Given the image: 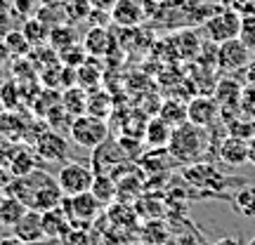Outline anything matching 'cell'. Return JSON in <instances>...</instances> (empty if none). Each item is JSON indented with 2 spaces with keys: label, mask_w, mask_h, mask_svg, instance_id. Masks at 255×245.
<instances>
[{
  "label": "cell",
  "mask_w": 255,
  "mask_h": 245,
  "mask_svg": "<svg viewBox=\"0 0 255 245\" xmlns=\"http://www.w3.org/2000/svg\"><path fill=\"white\" fill-rule=\"evenodd\" d=\"M109 111H111V99L107 92H100V90L88 92V113H90V116L107 118Z\"/></svg>",
  "instance_id": "28"
},
{
  "label": "cell",
  "mask_w": 255,
  "mask_h": 245,
  "mask_svg": "<svg viewBox=\"0 0 255 245\" xmlns=\"http://www.w3.org/2000/svg\"><path fill=\"white\" fill-rule=\"evenodd\" d=\"M59 205L66 212L71 227H83V229L90 227L92 222L97 219V215L102 212V203L95 198L92 191H83V193H76V196H64Z\"/></svg>",
  "instance_id": "3"
},
{
  "label": "cell",
  "mask_w": 255,
  "mask_h": 245,
  "mask_svg": "<svg viewBox=\"0 0 255 245\" xmlns=\"http://www.w3.org/2000/svg\"><path fill=\"white\" fill-rule=\"evenodd\" d=\"M215 245H244V243H241V238H237V236H225V238H220Z\"/></svg>",
  "instance_id": "37"
},
{
  "label": "cell",
  "mask_w": 255,
  "mask_h": 245,
  "mask_svg": "<svg viewBox=\"0 0 255 245\" xmlns=\"http://www.w3.org/2000/svg\"><path fill=\"white\" fill-rule=\"evenodd\" d=\"M239 111H244L248 118H255V85H244L241 92V101H239Z\"/></svg>",
  "instance_id": "32"
},
{
  "label": "cell",
  "mask_w": 255,
  "mask_h": 245,
  "mask_svg": "<svg viewBox=\"0 0 255 245\" xmlns=\"http://www.w3.org/2000/svg\"><path fill=\"white\" fill-rule=\"evenodd\" d=\"M232 205H234V210H237L239 215L253 219L255 217V184L239 186L234 198H232Z\"/></svg>",
  "instance_id": "23"
},
{
  "label": "cell",
  "mask_w": 255,
  "mask_h": 245,
  "mask_svg": "<svg viewBox=\"0 0 255 245\" xmlns=\"http://www.w3.org/2000/svg\"><path fill=\"white\" fill-rule=\"evenodd\" d=\"M2 196H5V191H0V200H2Z\"/></svg>",
  "instance_id": "42"
},
{
  "label": "cell",
  "mask_w": 255,
  "mask_h": 245,
  "mask_svg": "<svg viewBox=\"0 0 255 245\" xmlns=\"http://www.w3.org/2000/svg\"><path fill=\"white\" fill-rule=\"evenodd\" d=\"M241 92H244V85L237 78H220L215 82V90H213V97L218 99L220 109H239V101H241Z\"/></svg>",
  "instance_id": "13"
},
{
  "label": "cell",
  "mask_w": 255,
  "mask_h": 245,
  "mask_svg": "<svg viewBox=\"0 0 255 245\" xmlns=\"http://www.w3.org/2000/svg\"><path fill=\"white\" fill-rule=\"evenodd\" d=\"M19 106V85L12 81L0 82V109H17Z\"/></svg>",
  "instance_id": "29"
},
{
  "label": "cell",
  "mask_w": 255,
  "mask_h": 245,
  "mask_svg": "<svg viewBox=\"0 0 255 245\" xmlns=\"http://www.w3.org/2000/svg\"><path fill=\"white\" fill-rule=\"evenodd\" d=\"M218 118H220V104L215 97L199 94V97H194V99L187 101V120L194 123V125L208 130Z\"/></svg>",
  "instance_id": "8"
},
{
  "label": "cell",
  "mask_w": 255,
  "mask_h": 245,
  "mask_svg": "<svg viewBox=\"0 0 255 245\" xmlns=\"http://www.w3.org/2000/svg\"><path fill=\"white\" fill-rule=\"evenodd\" d=\"M144 14L142 0H116L109 9L111 21L121 28H137L144 21Z\"/></svg>",
  "instance_id": "9"
},
{
  "label": "cell",
  "mask_w": 255,
  "mask_h": 245,
  "mask_svg": "<svg viewBox=\"0 0 255 245\" xmlns=\"http://www.w3.org/2000/svg\"><path fill=\"white\" fill-rule=\"evenodd\" d=\"M26 205L21 203V200H17L14 196H2V200H0V227L5 229H12L14 224H17L19 219L24 217V212H26Z\"/></svg>",
  "instance_id": "19"
},
{
  "label": "cell",
  "mask_w": 255,
  "mask_h": 245,
  "mask_svg": "<svg viewBox=\"0 0 255 245\" xmlns=\"http://www.w3.org/2000/svg\"><path fill=\"white\" fill-rule=\"evenodd\" d=\"M28 132V120L21 118V113L14 109H2L0 111V137H5L9 142H24Z\"/></svg>",
  "instance_id": "12"
},
{
  "label": "cell",
  "mask_w": 255,
  "mask_h": 245,
  "mask_svg": "<svg viewBox=\"0 0 255 245\" xmlns=\"http://www.w3.org/2000/svg\"><path fill=\"white\" fill-rule=\"evenodd\" d=\"M218 156L222 163H227L229 167H239L248 161V139L229 135L218 149Z\"/></svg>",
  "instance_id": "14"
},
{
  "label": "cell",
  "mask_w": 255,
  "mask_h": 245,
  "mask_svg": "<svg viewBox=\"0 0 255 245\" xmlns=\"http://www.w3.org/2000/svg\"><path fill=\"white\" fill-rule=\"evenodd\" d=\"M78 43V38H76V31L71 28V24H62V26H57L50 31V38H47V45L55 50L57 55L66 50V47H71Z\"/></svg>",
  "instance_id": "25"
},
{
  "label": "cell",
  "mask_w": 255,
  "mask_h": 245,
  "mask_svg": "<svg viewBox=\"0 0 255 245\" xmlns=\"http://www.w3.org/2000/svg\"><path fill=\"white\" fill-rule=\"evenodd\" d=\"M158 118H163L170 127L182 125V123H187V104H184L182 99L168 97V99L163 101L161 111H158Z\"/></svg>",
  "instance_id": "22"
},
{
  "label": "cell",
  "mask_w": 255,
  "mask_h": 245,
  "mask_svg": "<svg viewBox=\"0 0 255 245\" xmlns=\"http://www.w3.org/2000/svg\"><path fill=\"white\" fill-rule=\"evenodd\" d=\"M14 19H21V17L14 12L12 2L9 0H0V36H5L9 28H17Z\"/></svg>",
  "instance_id": "30"
},
{
  "label": "cell",
  "mask_w": 255,
  "mask_h": 245,
  "mask_svg": "<svg viewBox=\"0 0 255 245\" xmlns=\"http://www.w3.org/2000/svg\"><path fill=\"white\" fill-rule=\"evenodd\" d=\"M203 31H206L210 43H215V45L225 43V40H232V38H239V31H241V12H237L234 7L215 12L213 17H208Z\"/></svg>",
  "instance_id": "6"
},
{
  "label": "cell",
  "mask_w": 255,
  "mask_h": 245,
  "mask_svg": "<svg viewBox=\"0 0 255 245\" xmlns=\"http://www.w3.org/2000/svg\"><path fill=\"white\" fill-rule=\"evenodd\" d=\"M38 167V156L31 146H19L17 154L12 156V161L7 165L9 177H24V174H31Z\"/></svg>",
  "instance_id": "16"
},
{
  "label": "cell",
  "mask_w": 255,
  "mask_h": 245,
  "mask_svg": "<svg viewBox=\"0 0 255 245\" xmlns=\"http://www.w3.org/2000/svg\"><path fill=\"white\" fill-rule=\"evenodd\" d=\"M12 234H14L19 241H24V243L43 241V238H45V231H43V212L28 208L26 212H24V217L12 227Z\"/></svg>",
  "instance_id": "10"
},
{
  "label": "cell",
  "mask_w": 255,
  "mask_h": 245,
  "mask_svg": "<svg viewBox=\"0 0 255 245\" xmlns=\"http://www.w3.org/2000/svg\"><path fill=\"white\" fill-rule=\"evenodd\" d=\"M92 179H95L92 165H85L81 161H64L57 172V184L64 196H76L83 191H90Z\"/></svg>",
  "instance_id": "4"
},
{
  "label": "cell",
  "mask_w": 255,
  "mask_h": 245,
  "mask_svg": "<svg viewBox=\"0 0 255 245\" xmlns=\"http://www.w3.org/2000/svg\"><path fill=\"white\" fill-rule=\"evenodd\" d=\"M36 17L40 19V21H43L50 31H52V28H57V26H62V24H69L62 5H38Z\"/></svg>",
  "instance_id": "27"
},
{
  "label": "cell",
  "mask_w": 255,
  "mask_h": 245,
  "mask_svg": "<svg viewBox=\"0 0 255 245\" xmlns=\"http://www.w3.org/2000/svg\"><path fill=\"white\" fill-rule=\"evenodd\" d=\"M0 245H26L24 241H19L14 234L12 236H5V238H0Z\"/></svg>",
  "instance_id": "38"
},
{
  "label": "cell",
  "mask_w": 255,
  "mask_h": 245,
  "mask_svg": "<svg viewBox=\"0 0 255 245\" xmlns=\"http://www.w3.org/2000/svg\"><path fill=\"white\" fill-rule=\"evenodd\" d=\"M69 137L76 146L81 149H97L102 142L109 139V125L104 118H97V116H90V113H83V116H76L69 125Z\"/></svg>",
  "instance_id": "2"
},
{
  "label": "cell",
  "mask_w": 255,
  "mask_h": 245,
  "mask_svg": "<svg viewBox=\"0 0 255 245\" xmlns=\"http://www.w3.org/2000/svg\"><path fill=\"white\" fill-rule=\"evenodd\" d=\"M244 76H246V82L248 85H255V57L248 62V66L244 69Z\"/></svg>",
  "instance_id": "36"
},
{
  "label": "cell",
  "mask_w": 255,
  "mask_h": 245,
  "mask_svg": "<svg viewBox=\"0 0 255 245\" xmlns=\"http://www.w3.org/2000/svg\"><path fill=\"white\" fill-rule=\"evenodd\" d=\"M17 142H9V139H0V167H5L7 170V165H9V161H12V156L17 154Z\"/></svg>",
  "instance_id": "34"
},
{
  "label": "cell",
  "mask_w": 255,
  "mask_h": 245,
  "mask_svg": "<svg viewBox=\"0 0 255 245\" xmlns=\"http://www.w3.org/2000/svg\"><path fill=\"white\" fill-rule=\"evenodd\" d=\"M170 135H173V127L168 125L163 118H151L144 127V142L151 149H168V142H170Z\"/></svg>",
  "instance_id": "18"
},
{
  "label": "cell",
  "mask_w": 255,
  "mask_h": 245,
  "mask_svg": "<svg viewBox=\"0 0 255 245\" xmlns=\"http://www.w3.org/2000/svg\"><path fill=\"white\" fill-rule=\"evenodd\" d=\"M62 106L71 118L88 113V90H83L81 85L64 87L62 90Z\"/></svg>",
  "instance_id": "17"
},
{
  "label": "cell",
  "mask_w": 255,
  "mask_h": 245,
  "mask_svg": "<svg viewBox=\"0 0 255 245\" xmlns=\"http://www.w3.org/2000/svg\"><path fill=\"white\" fill-rule=\"evenodd\" d=\"M90 191L95 193V198L100 200L102 205H107V203H111V200L116 198L119 184H116V179L109 177L107 172H95V179H92Z\"/></svg>",
  "instance_id": "20"
},
{
  "label": "cell",
  "mask_w": 255,
  "mask_h": 245,
  "mask_svg": "<svg viewBox=\"0 0 255 245\" xmlns=\"http://www.w3.org/2000/svg\"><path fill=\"white\" fill-rule=\"evenodd\" d=\"M62 245H90V234L83 227H71L69 234L59 241Z\"/></svg>",
  "instance_id": "33"
},
{
  "label": "cell",
  "mask_w": 255,
  "mask_h": 245,
  "mask_svg": "<svg viewBox=\"0 0 255 245\" xmlns=\"http://www.w3.org/2000/svg\"><path fill=\"white\" fill-rule=\"evenodd\" d=\"M26 245H59L57 241H50V238H43V241H36V243H26Z\"/></svg>",
  "instance_id": "39"
},
{
  "label": "cell",
  "mask_w": 255,
  "mask_h": 245,
  "mask_svg": "<svg viewBox=\"0 0 255 245\" xmlns=\"http://www.w3.org/2000/svg\"><path fill=\"white\" fill-rule=\"evenodd\" d=\"M2 40V45L7 47L9 57H28L31 52V43H28V38L21 33V28H9L5 36H0Z\"/></svg>",
  "instance_id": "24"
},
{
  "label": "cell",
  "mask_w": 255,
  "mask_h": 245,
  "mask_svg": "<svg viewBox=\"0 0 255 245\" xmlns=\"http://www.w3.org/2000/svg\"><path fill=\"white\" fill-rule=\"evenodd\" d=\"M246 245H255V236H253V238H251V241H248V243H246Z\"/></svg>",
  "instance_id": "41"
},
{
  "label": "cell",
  "mask_w": 255,
  "mask_h": 245,
  "mask_svg": "<svg viewBox=\"0 0 255 245\" xmlns=\"http://www.w3.org/2000/svg\"><path fill=\"white\" fill-rule=\"evenodd\" d=\"M31 149H33L38 158L45 161V163H64L66 156H69V139H66L62 132L47 127L45 132L31 144Z\"/></svg>",
  "instance_id": "7"
},
{
  "label": "cell",
  "mask_w": 255,
  "mask_h": 245,
  "mask_svg": "<svg viewBox=\"0 0 255 245\" xmlns=\"http://www.w3.org/2000/svg\"><path fill=\"white\" fill-rule=\"evenodd\" d=\"M40 5H64V0H38Z\"/></svg>",
  "instance_id": "40"
},
{
  "label": "cell",
  "mask_w": 255,
  "mask_h": 245,
  "mask_svg": "<svg viewBox=\"0 0 255 245\" xmlns=\"http://www.w3.org/2000/svg\"><path fill=\"white\" fill-rule=\"evenodd\" d=\"M239 38H241L251 50H255V14H241V31H239Z\"/></svg>",
  "instance_id": "31"
},
{
  "label": "cell",
  "mask_w": 255,
  "mask_h": 245,
  "mask_svg": "<svg viewBox=\"0 0 255 245\" xmlns=\"http://www.w3.org/2000/svg\"><path fill=\"white\" fill-rule=\"evenodd\" d=\"M83 47H85L88 57H109L111 52H114L116 43H114V36H111L109 28L97 24V26H92L90 31L85 33Z\"/></svg>",
  "instance_id": "11"
},
{
  "label": "cell",
  "mask_w": 255,
  "mask_h": 245,
  "mask_svg": "<svg viewBox=\"0 0 255 245\" xmlns=\"http://www.w3.org/2000/svg\"><path fill=\"white\" fill-rule=\"evenodd\" d=\"M9 2H12L14 12H17L21 19H26V17H31V14H36V9H38L36 0H9Z\"/></svg>",
  "instance_id": "35"
},
{
  "label": "cell",
  "mask_w": 255,
  "mask_h": 245,
  "mask_svg": "<svg viewBox=\"0 0 255 245\" xmlns=\"http://www.w3.org/2000/svg\"><path fill=\"white\" fill-rule=\"evenodd\" d=\"M69 229H71V222L66 217V212L62 210V205L50 208L43 212V231H45V238L59 243V241L69 234Z\"/></svg>",
  "instance_id": "15"
},
{
  "label": "cell",
  "mask_w": 255,
  "mask_h": 245,
  "mask_svg": "<svg viewBox=\"0 0 255 245\" xmlns=\"http://www.w3.org/2000/svg\"><path fill=\"white\" fill-rule=\"evenodd\" d=\"M251 59H253V50H251L241 38L225 40V43H220L218 50H215V64H218L225 73L244 71Z\"/></svg>",
  "instance_id": "5"
},
{
  "label": "cell",
  "mask_w": 255,
  "mask_h": 245,
  "mask_svg": "<svg viewBox=\"0 0 255 245\" xmlns=\"http://www.w3.org/2000/svg\"><path fill=\"white\" fill-rule=\"evenodd\" d=\"M64 14H66V21L69 24H81V21H88L90 19L92 7L90 0H64Z\"/></svg>",
  "instance_id": "26"
},
{
  "label": "cell",
  "mask_w": 255,
  "mask_h": 245,
  "mask_svg": "<svg viewBox=\"0 0 255 245\" xmlns=\"http://www.w3.org/2000/svg\"><path fill=\"white\" fill-rule=\"evenodd\" d=\"M165 151L173 156L177 163H196L201 154L206 151V130L189 123V120L173 127V135H170Z\"/></svg>",
  "instance_id": "1"
},
{
  "label": "cell",
  "mask_w": 255,
  "mask_h": 245,
  "mask_svg": "<svg viewBox=\"0 0 255 245\" xmlns=\"http://www.w3.org/2000/svg\"><path fill=\"white\" fill-rule=\"evenodd\" d=\"M21 33L28 38V43L31 47H40V45H47V38H50V28L36 17V14H31V17L24 19V24H21Z\"/></svg>",
  "instance_id": "21"
}]
</instances>
